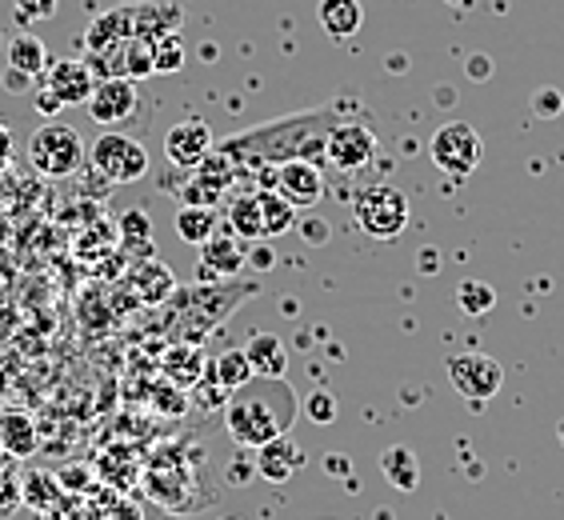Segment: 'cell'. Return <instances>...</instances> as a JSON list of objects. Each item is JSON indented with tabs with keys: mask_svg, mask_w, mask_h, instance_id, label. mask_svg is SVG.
<instances>
[{
	"mask_svg": "<svg viewBox=\"0 0 564 520\" xmlns=\"http://www.w3.org/2000/svg\"><path fill=\"white\" fill-rule=\"evenodd\" d=\"M301 401L284 377H252L225 401V429L240 448H261L293 429Z\"/></svg>",
	"mask_w": 564,
	"mask_h": 520,
	"instance_id": "6da1fadb",
	"label": "cell"
},
{
	"mask_svg": "<svg viewBox=\"0 0 564 520\" xmlns=\"http://www.w3.org/2000/svg\"><path fill=\"white\" fill-rule=\"evenodd\" d=\"M328 117H333V112L321 109V112H304V117L276 120L269 129L232 137V141L220 144V152H232V156H228L232 164L237 161L281 164V161H293V156L313 161V156H325V137H328V129L337 124V120H328Z\"/></svg>",
	"mask_w": 564,
	"mask_h": 520,
	"instance_id": "7a4b0ae2",
	"label": "cell"
},
{
	"mask_svg": "<svg viewBox=\"0 0 564 520\" xmlns=\"http://www.w3.org/2000/svg\"><path fill=\"white\" fill-rule=\"evenodd\" d=\"M352 217H357L360 232L372 240H397L409 228V196L389 181L365 185L352 196Z\"/></svg>",
	"mask_w": 564,
	"mask_h": 520,
	"instance_id": "3957f363",
	"label": "cell"
},
{
	"mask_svg": "<svg viewBox=\"0 0 564 520\" xmlns=\"http://www.w3.org/2000/svg\"><path fill=\"white\" fill-rule=\"evenodd\" d=\"M29 164H33L41 176H73L80 164H85V141L80 132L61 124V120H44L41 129L29 137Z\"/></svg>",
	"mask_w": 564,
	"mask_h": 520,
	"instance_id": "277c9868",
	"label": "cell"
},
{
	"mask_svg": "<svg viewBox=\"0 0 564 520\" xmlns=\"http://www.w3.org/2000/svg\"><path fill=\"white\" fill-rule=\"evenodd\" d=\"M445 372H448V380H453V389L473 404V412H485V404L505 389L500 360L489 357V353H477V348L453 353V357L445 360Z\"/></svg>",
	"mask_w": 564,
	"mask_h": 520,
	"instance_id": "5b68a950",
	"label": "cell"
},
{
	"mask_svg": "<svg viewBox=\"0 0 564 520\" xmlns=\"http://www.w3.org/2000/svg\"><path fill=\"white\" fill-rule=\"evenodd\" d=\"M429 156L441 173L448 176H473L485 161V141H480V132L468 124V120H448L441 129L433 132V141H429Z\"/></svg>",
	"mask_w": 564,
	"mask_h": 520,
	"instance_id": "8992f818",
	"label": "cell"
},
{
	"mask_svg": "<svg viewBox=\"0 0 564 520\" xmlns=\"http://www.w3.org/2000/svg\"><path fill=\"white\" fill-rule=\"evenodd\" d=\"M88 161L112 185H132V181H141L149 173V152H144V144L112 129L100 132L97 141L88 144Z\"/></svg>",
	"mask_w": 564,
	"mask_h": 520,
	"instance_id": "52a82bcc",
	"label": "cell"
},
{
	"mask_svg": "<svg viewBox=\"0 0 564 520\" xmlns=\"http://www.w3.org/2000/svg\"><path fill=\"white\" fill-rule=\"evenodd\" d=\"M377 156V132L360 120H337L325 137V161L337 173H360Z\"/></svg>",
	"mask_w": 564,
	"mask_h": 520,
	"instance_id": "ba28073f",
	"label": "cell"
},
{
	"mask_svg": "<svg viewBox=\"0 0 564 520\" xmlns=\"http://www.w3.org/2000/svg\"><path fill=\"white\" fill-rule=\"evenodd\" d=\"M137 105H141L137 80H129V76H100L93 85V97H88V117L97 120L100 129H120L124 120H132Z\"/></svg>",
	"mask_w": 564,
	"mask_h": 520,
	"instance_id": "9c48e42d",
	"label": "cell"
},
{
	"mask_svg": "<svg viewBox=\"0 0 564 520\" xmlns=\"http://www.w3.org/2000/svg\"><path fill=\"white\" fill-rule=\"evenodd\" d=\"M264 188H276L293 208H316L325 201V173L316 169V161L293 156V161H281L272 169V185Z\"/></svg>",
	"mask_w": 564,
	"mask_h": 520,
	"instance_id": "30bf717a",
	"label": "cell"
},
{
	"mask_svg": "<svg viewBox=\"0 0 564 520\" xmlns=\"http://www.w3.org/2000/svg\"><path fill=\"white\" fill-rule=\"evenodd\" d=\"M232 176H237V164L228 161L225 152H208L205 161L193 169L188 185L181 188V205H205V208H213L220 196H225V188L232 185Z\"/></svg>",
	"mask_w": 564,
	"mask_h": 520,
	"instance_id": "8fae6325",
	"label": "cell"
},
{
	"mask_svg": "<svg viewBox=\"0 0 564 520\" xmlns=\"http://www.w3.org/2000/svg\"><path fill=\"white\" fill-rule=\"evenodd\" d=\"M41 80L65 109H76V105H88L93 85H97V73H93L88 61H48Z\"/></svg>",
	"mask_w": 564,
	"mask_h": 520,
	"instance_id": "7c38bea8",
	"label": "cell"
},
{
	"mask_svg": "<svg viewBox=\"0 0 564 520\" xmlns=\"http://www.w3.org/2000/svg\"><path fill=\"white\" fill-rule=\"evenodd\" d=\"M213 152V129L205 120H176L164 132V161L173 169H196Z\"/></svg>",
	"mask_w": 564,
	"mask_h": 520,
	"instance_id": "4fadbf2b",
	"label": "cell"
},
{
	"mask_svg": "<svg viewBox=\"0 0 564 520\" xmlns=\"http://www.w3.org/2000/svg\"><path fill=\"white\" fill-rule=\"evenodd\" d=\"M304 465V453L293 445V436L284 433L269 445L257 448V473H261L269 485H284V480H293Z\"/></svg>",
	"mask_w": 564,
	"mask_h": 520,
	"instance_id": "5bb4252c",
	"label": "cell"
},
{
	"mask_svg": "<svg viewBox=\"0 0 564 520\" xmlns=\"http://www.w3.org/2000/svg\"><path fill=\"white\" fill-rule=\"evenodd\" d=\"M245 260H249V249H245V240L232 237V232H213V237L200 245V264H205L217 281L237 277V272L245 269Z\"/></svg>",
	"mask_w": 564,
	"mask_h": 520,
	"instance_id": "9a60e30c",
	"label": "cell"
},
{
	"mask_svg": "<svg viewBox=\"0 0 564 520\" xmlns=\"http://www.w3.org/2000/svg\"><path fill=\"white\" fill-rule=\"evenodd\" d=\"M245 357L252 365V377H284L289 372V348L281 336L272 333H252L245 345Z\"/></svg>",
	"mask_w": 564,
	"mask_h": 520,
	"instance_id": "2e32d148",
	"label": "cell"
},
{
	"mask_svg": "<svg viewBox=\"0 0 564 520\" xmlns=\"http://www.w3.org/2000/svg\"><path fill=\"white\" fill-rule=\"evenodd\" d=\"M316 17H321V29H325L328 41H348V36H357L360 24H365L360 0H321V4H316Z\"/></svg>",
	"mask_w": 564,
	"mask_h": 520,
	"instance_id": "e0dca14e",
	"label": "cell"
},
{
	"mask_svg": "<svg viewBox=\"0 0 564 520\" xmlns=\"http://www.w3.org/2000/svg\"><path fill=\"white\" fill-rule=\"evenodd\" d=\"M380 473L397 492H416V485H421V461H416L413 448L404 445H392L380 453Z\"/></svg>",
	"mask_w": 564,
	"mask_h": 520,
	"instance_id": "ac0fdd59",
	"label": "cell"
},
{
	"mask_svg": "<svg viewBox=\"0 0 564 520\" xmlns=\"http://www.w3.org/2000/svg\"><path fill=\"white\" fill-rule=\"evenodd\" d=\"M228 232L232 237H240L245 245H252V240H264V217H261V196H257V188L245 196H237L232 205H228Z\"/></svg>",
	"mask_w": 564,
	"mask_h": 520,
	"instance_id": "d6986e66",
	"label": "cell"
},
{
	"mask_svg": "<svg viewBox=\"0 0 564 520\" xmlns=\"http://www.w3.org/2000/svg\"><path fill=\"white\" fill-rule=\"evenodd\" d=\"M4 61H9L12 68H21V73H29V76H44L53 53H48V44H44L41 36L17 33L9 41V48H4Z\"/></svg>",
	"mask_w": 564,
	"mask_h": 520,
	"instance_id": "ffe728a7",
	"label": "cell"
},
{
	"mask_svg": "<svg viewBox=\"0 0 564 520\" xmlns=\"http://www.w3.org/2000/svg\"><path fill=\"white\" fill-rule=\"evenodd\" d=\"M173 228H176V237L200 249V245L217 232V213L205 208V205H181L176 208V217H173Z\"/></svg>",
	"mask_w": 564,
	"mask_h": 520,
	"instance_id": "44dd1931",
	"label": "cell"
},
{
	"mask_svg": "<svg viewBox=\"0 0 564 520\" xmlns=\"http://www.w3.org/2000/svg\"><path fill=\"white\" fill-rule=\"evenodd\" d=\"M261 196V217H264V240L272 237H284V232H293L296 228V208L284 201L276 188H257Z\"/></svg>",
	"mask_w": 564,
	"mask_h": 520,
	"instance_id": "7402d4cb",
	"label": "cell"
},
{
	"mask_svg": "<svg viewBox=\"0 0 564 520\" xmlns=\"http://www.w3.org/2000/svg\"><path fill=\"white\" fill-rule=\"evenodd\" d=\"M213 380H217L228 397L237 389H245L252 380V365H249V357H245V348H225V353L213 360Z\"/></svg>",
	"mask_w": 564,
	"mask_h": 520,
	"instance_id": "603a6c76",
	"label": "cell"
},
{
	"mask_svg": "<svg viewBox=\"0 0 564 520\" xmlns=\"http://www.w3.org/2000/svg\"><path fill=\"white\" fill-rule=\"evenodd\" d=\"M0 436H4V448L12 456H29L36 448V429H33V416L21 409H9L0 416Z\"/></svg>",
	"mask_w": 564,
	"mask_h": 520,
	"instance_id": "cb8c5ba5",
	"label": "cell"
},
{
	"mask_svg": "<svg viewBox=\"0 0 564 520\" xmlns=\"http://www.w3.org/2000/svg\"><path fill=\"white\" fill-rule=\"evenodd\" d=\"M132 284H137V293H141V301H149V304H161V301H169L173 296V289H176V281H173V272L164 269V264H141L137 269V277H132Z\"/></svg>",
	"mask_w": 564,
	"mask_h": 520,
	"instance_id": "d4e9b609",
	"label": "cell"
},
{
	"mask_svg": "<svg viewBox=\"0 0 564 520\" xmlns=\"http://www.w3.org/2000/svg\"><path fill=\"white\" fill-rule=\"evenodd\" d=\"M21 492H24V505H29V509L48 512L53 509V500L61 497L65 488H61V480H56L53 473H29L24 485H21Z\"/></svg>",
	"mask_w": 564,
	"mask_h": 520,
	"instance_id": "484cf974",
	"label": "cell"
},
{
	"mask_svg": "<svg viewBox=\"0 0 564 520\" xmlns=\"http://www.w3.org/2000/svg\"><path fill=\"white\" fill-rule=\"evenodd\" d=\"M456 304L465 316H489L497 304V289L485 281H460L456 284Z\"/></svg>",
	"mask_w": 564,
	"mask_h": 520,
	"instance_id": "4316f807",
	"label": "cell"
},
{
	"mask_svg": "<svg viewBox=\"0 0 564 520\" xmlns=\"http://www.w3.org/2000/svg\"><path fill=\"white\" fill-rule=\"evenodd\" d=\"M185 65V41L176 33L152 36V73H176Z\"/></svg>",
	"mask_w": 564,
	"mask_h": 520,
	"instance_id": "83f0119b",
	"label": "cell"
},
{
	"mask_svg": "<svg viewBox=\"0 0 564 520\" xmlns=\"http://www.w3.org/2000/svg\"><path fill=\"white\" fill-rule=\"evenodd\" d=\"M152 73V41L149 36H129L124 41V76L137 80V76Z\"/></svg>",
	"mask_w": 564,
	"mask_h": 520,
	"instance_id": "f1b7e54d",
	"label": "cell"
},
{
	"mask_svg": "<svg viewBox=\"0 0 564 520\" xmlns=\"http://www.w3.org/2000/svg\"><path fill=\"white\" fill-rule=\"evenodd\" d=\"M301 412L313 424H333L340 416V404H337V397H333V392L316 389V392H308V397L301 401Z\"/></svg>",
	"mask_w": 564,
	"mask_h": 520,
	"instance_id": "f546056e",
	"label": "cell"
},
{
	"mask_svg": "<svg viewBox=\"0 0 564 520\" xmlns=\"http://www.w3.org/2000/svg\"><path fill=\"white\" fill-rule=\"evenodd\" d=\"M61 0H12V12L21 17V21H48L56 12Z\"/></svg>",
	"mask_w": 564,
	"mask_h": 520,
	"instance_id": "4dcf8cb0",
	"label": "cell"
},
{
	"mask_svg": "<svg viewBox=\"0 0 564 520\" xmlns=\"http://www.w3.org/2000/svg\"><path fill=\"white\" fill-rule=\"evenodd\" d=\"M33 80L36 76L21 73V68H12V65H4V73H0V85H4L9 97H24V93H33Z\"/></svg>",
	"mask_w": 564,
	"mask_h": 520,
	"instance_id": "1f68e13d",
	"label": "cell"
},
{
	"mask_svg": "<svg viewBox=\"0 0 564 520\" xmlns=\"http://www.w3.org/2000/svg\"><path fill=\"white\" fill-rule=\"evenodd\" d=\"M532 109L541 112V117H556V112H564V97L556 88H541V93L532 97Z\"/></svg>",
	"mask_w": 564,
	"mask_h": 520,
	"instance_id": "d6a6232c",
	"label": "cell"
},
{
	"mask_svg": "<svg viewBox=\"0 0 564 520\" xmlns=\"http://www.w3.org/2000/svg\"><path fill=\"white\" fill-rule=\"evenodd\" d=\"M105 520H144V512H141V505H132L129 497H117L105 509Z\"/></svg>",
	"mask_w": 564,
	"mask_h": 520,
	"instance_id": "836d02e7",
	"label": "cell"
},
{
	"mask_svg": "<svg viewBox=\"0 0 564 520\" xmlns=\"http://www.w3.org/2000/svg\"><path fill=\"white\" fill-rule=\"evenodd\" d=\"M56 480H61V488H65V492H80V488L93 485V473H88V468H80V465H73V468H65Z\"/></svg>",
	"mask_w": 564,
	"mask_h": 520,
	"instance_id": "e575fe53",
	"label": "cell"
},
{
	"mask_svg": "<svg viewBox=\"0 0 564 520\" xmlns=\"http://www.w3.org/2000/svg\"><path fill=\"white\" fill-rule=\"evenodd\" d=\"M33 105H36V112H41L44 120L61 117V109H65V105H61V100H56L53 93H48V88H44V85H41V93H36V97H33Z\"/></svg>",
	"mask_w": 564,
	"mask_h": 520,
	"instance_id": "d590c367",
	"label": "cell"
},
{
	"mask_svg": "<svg viewBox=\"0 0 564 520\" xmlns=\"http://www.w3.org/2000/svg\"><path fill=\"white\" fill-rule=\"evenodd\" d=\"M465 68H468V76H473V80H489L492 61H489V56H485V53H477V56H468Z\"/></svg>",
	"mask_w": 564,
	"mask_h": 520,
	"instance_id": "8d00e7d4",
	"label": "cell"
},
{
	"mask_svg": "<svg viewBox=\"0 0 564 520\" xmlns=\"http://www.w3.org/2000/svg\"><path fill=\"white\" fill-rule=\"evenodd\" d=\"M301 232H304V240H308V237H313V240H325V237H328V228L321 225V220H313V225H308V220H304V225H301Z\"/></svg>",
	"mask_w": 564,
	"mask_h": 520,
	"instance_id": "74e56055",
	"label": "cell"
},
{
	"mask_svg": "<svg viewBox=\"0 0 564 520\" xmlns=\"http://www.w3.org/2000/svg\"><path fill=\"white\" fill-rule=\"evenodd\" d=\"M249 260H252V264H257V269H269V264H272V252L264 249L261 240H257V252H249Z\"/></svg>",
	"mask_w": 564,
	"mask_h": 520,
	"instance_id": "f35d334b",
	"label": "cell"
},
{
	"mask_svg": "<svg viewBox=\"0 0 564 520\" xmlns=\"http://www.w3.org/2000/svg\"><path fill=\"white\" fill-rule=\"evenodd\" d=\"M421 269H424V272H433V269H441V257H436V252H433V249H424V252H421Z\"/></svg>",
	"mask_w": 564,
	"mask_h": 520,
	"instance_id": "ab89813d",
	"label": "cell"
},
{
	"mask_svg": "<svg viewBox=\"0 0 564 520\" xmlns=\"http://www.w3.org/2000/svg\"><path fill=\"white\" fill-rule=\"evenodd\" d=\"M325 465H328V468H333V477H345V468H348V461H337V456H328Z\"/></svg>",
	"mask_w": 564,
	"mask_h": 520,
	"instance_id": "60d3db41",
	"label": "cell"
},
{
	"mask_svg": "<svg viewBox=\"0 0 564 520\" xmlns=\"http://www.w3.org/2000/svg\"><path fill=\"white\" fill-rule=\"evenodd\" d=\"M561 433H564V429H561Z\"/></svg>",
	"mask_w": 564,
	"mask_h": 520,
	"instance_id": "b9f144b4",
	"label": "cell"
}]
</instances>
